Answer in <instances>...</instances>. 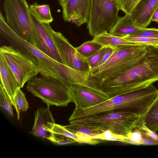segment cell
I'll return each mask as SVG.
<instances>
[{"label":"cell","mask_w":158,"mask_h":158,"mask_svg":"<svg viewBox=\"0 0 158 158\" xmlns=\"http://www.w3.org/2000/svg\"><path fill=\"white\" fill-rule=\"evenodd\" d=\"M0 33L10 45L19 50L37 65L42 76H51L61 81L69 89L72 85H87L89 72L70 68L50 58L35 45L28 42L15 32L8 25L0 13Z\"/></svg>","instance_id":"obj_1"},{"label":"cell","mask_w":158,"mask_h":158,"mask_svg":"<svg viewBox=\"0 0 158 158\" xmlns=\"http://www.w3.org/2000/svg\"><path fill=\"white\" fill-rule=\"evenodd\" d=\"M146 46V54L138 63L102 84L100 88L104 92L112 97L158 82V48Z\"/></svg>","instance_id":"obj_2"},{"label":"cell","mask_w":158,"mask_h":158,"mask_svg":"<svg viewBox=\"0 0 158 158\" xmlns=\"http://www.w3.org/2000/svg\"><path fill=\"white\" fill-rule=\"evenodd\" d=\"M158 94L153 84L127 93L112 97L90 107L75 108L68 120L117 110L133 114L143 118Z\"/></svg>","instance_id":"obj_3"},{"label":"cell","mask_w":158,"mask_h":158,"mask_svg":"<svg viewBox=\"0 0 158 158\" xmlns=\"http://www.w3.org/2000/svg\"><path fill=\"white\" fill-rule=\"evenodd\" d=\"M147 51L146 46L143 45L117 48L106 61L91 69L89 79L100 88L103 82L125 72L138 63L144 57Z\"/></svg>","instance_id":"obj_4"},{"label":"cell","mask_w":158,"mask_h":158,"mask_svg":"<svg viewBox=\"0 0 158 158\" xmlns=\"http://www.w3.org/2000/svg\"><path fill=\"white\" fill-rule=\"evenodd\" d=\"M141 118L133 114L114 111L69 121V124L102 132L109 130L127 137L136 127Z\"/></svg>","instance_id":"obj_5"},{"label":"cell","mask_w":158,"mask_h":158,"mask_svg":"<svg viewBox=\"0 0 158 158\" xmlns=\"http://www.w3.org/2000/svg\"><path fill=\"white\" fill-rule=\"evenodd\" d=\"M26 88L48 106H65L72 102L69 89L61 81L52 77L36 76L27 82Z\"/></svg>","instance_id":"obj_6"},{"label":"cell","mask_w":158,"mask_h":158,"mask_svg":"<svg viewBox=\"0 0 158 158\" xmlns=\"http://www.w3.org/2000/svg\"><path fill=\"white\" fill-rule=\"evenodd\" d=\"M6 22L17 34L36 46L29 10L26 0H5L3 4Z\"/></svg>","instance_id":"obj_7"},{"label":"cell","mask_w":158,"mask_h":158,"mask_svg":"<svg viewBox=\"0 0 158 158\" xmlns=\"http://www.w3.org/2000/svg\"><path fill=\"white\" fill-rule=\"evenodd\" d=\"M116 0H90L87 28L91 36L108 32L120 17Z\"/></svg>","instance_id":"obj_8"},{"label":"cell","mask_w":158,"mask_h":158,"mask_svg":"<svg viewBox=\"0 0 158 158\" xmlns=\"http://www.w3.org/2000/svg\"><path fill=\"white\" fill-rule=\"evenodd\" d=\"M9 66L16 77L20 88L39 73L37 65L31 59L11 46L4 45L0 48Z\"/></svg>","instance_id":"obj_9"},{"label":"cell","mask_w":158,"mask_h":158,"mask_svg":"<svg viewBox=\"0 0 158 158\" xmlns=\"http://www.w3.org/2000/svg\"><path fill=\"white\" fill-rule=\"evenodd\" d=\"M30 15L36 47L50 58L64 64L54 40L53 30L50 23L42 22L31 12Z\"/></svg>","instance_id":"obj_10"},{"label":"cell","mask_w":158,"mask_h":158,"mask_svg":"<svg viewBox=\"0 0 158 158\" xmlns=\"http://www.w3.org/2000/svg\"><path fill=\"white\" fill-rule=\"evenodd\" d=\"M52 35L64 65L81 71L91 69L87 58L80 54L61 33L53 30Z\"/></svg>","instance_id":"obj_11"},{"label":"cell","mask_w":158,"mask_h":158,"mask_svg":"<svg viewBox=\"0 0 158 158\" xmlns=\"http://www.w3.org/2000/svg\"><path fill=\"white\" fill-rule=\"evenodd\" d=\"M69 90L72 102L75 104L76 108L93 106L112 98L106 93L80 85H72Z\"/></svg>","instance_id":"obj_12"},{"label":"cell","mask_w":158,"mask_h":158,"mask_svg":"<svg viewBox=\"0 0 158 158\" xmlns=\"http://www.w3.org/2000/svg\"><path fill=\"white\" fill-rule=\"evenodd\" d=\"M90 0H65L61 5L65 22H71L78 27L87 23Z\"/></svg>","instance_id":"obj_13"},{"label":"cell","mask_w":158,"mask_h":158,"mask_svg":"<svg viewBox=\"0 0 158 158\" xmlns=\"http://www.w3.org/2000/svg\"><path fill=\"white\" fill-rule=\"evenodd\" d=\"M158 8V0H141L130 15L134 25L139 28H147Z\"/></svg>","instance_id":"obj_14"},{"label":"cell","mask_w":158,"mask_h":158,"mask_svg":"<svg viewBox=\"0 0 158 158\" xmlns=\"http://www.w3.org/2000/svg\"><path fill=\"white\" fill-rule=\"evenodd\" d=\"M49 107L40 108L35 112V122L31 131L33 135L47 139L50 136V131L56 123Z\"/></svg>","instance_id":"obj_15"},{"label":"cell","mask_w":158,"mask_h":158,"mask_svg":"<svg viewBox=\"0 0 158 158\" xmlns=\"http://www.w3.org/2000/svg\"><path fill=\"white\" fill-rule=\"evenodd\" d=\"M0 84L9 95L14 107V98L17 90L20 87L16 77L1 53H0Z\"/></svg>","instance_id":"obj_16"},{"label":"cell","mask_w":158,"mask_h":158,"mask_svg":"<svg viewBox=\"0 0 158 158\" xmlns=\"http://www.w3.org/2000/svg\"><path fill=\"white\" fill-rule=\"evenodd\" d=\"M141 29L134 25L130 15L125 14L119 18L115 25L108 32L112 35L123 37L131 35Z\"/></svg>","instance_id":"obj_17"},{"label":"cell","mask_w":158,"mask_h":158,"mask_svg":"<svg viewBox=\"0 0 158 158\" xmlns=\"http://www.w3.org/2000/svg\"><path fill=\"white\" fill-rule=\"evenodd\" d=\"M92 40L103 46L116 48L123 46L138 45L123 37L112 35L105 32L93 37Z\"/></svg>","instance_id":"obj_18"},{"label":"cell","mask_w":158,"mask_h":158,"mask_svg":"<svg viewBox=\"0 0 158 158\" xmlns=\"http://www.w3.org/2000/svg\"><path fill=\"white\" fill-rule=\"evenodd\" d=\"M142 118L149 129L155 133L158 131V94Z\"/></svg>","instance_id":"obj_19"},{"label":"cell","mask_w":158,"mask_h":158,"mask_svg":"<svg viewBox=\"0 0 158 158\" xmlns=\"http://www.w3.org/2000/svg\"><path fill=\"white\" fill-rule=\"evenodd\" d=\"M29 7L30 12L40 21L50 23L53 21L50 7L48 5H40L35 2L30 5Z\"/></svg>","instance_id":"obj_20"},{"label":"cell","mask_w":158,"mask_h":158,"mask_svg":"<svg viewBox=\"0 0 158 158\" xmlns=\"http://www.w3.org/2000/svg\"><path fill=\"white\" fill-rule=\"evenodd\" d=\"M103 46L92 40L85 42L76 48L77 50L84 57L88 58L97 52Z\"/></svg>","instance_id":"obj_21"},{"label":"cell","mask_w":158,"mask_h":158,"mask_svg":"<svg viewBox=\"0 0 158 158\" xmlns=\"http://www.w3.org/2000/svg\"><path fill=\"white\" fill-rule=\"evenodd\" d=\"M138 45L151 46L158 48V38L128 35L123 37Z\"/></svg>","instance_id":"obj_22"},{"label":"cell","mask_w":158,"mask_h":158,"mask_svg":"<svg viewBox=\"0 0 158 158\" xmlns=\"http://www.w3.org/2000/svg\"><path fill=\"white\" fill-rule=\"evenodd\" d=\"M14 102L15 109L17 113V118H20L19 112L21 110L23 112L26 111L29 108L28 103L27 100L24 93L20 88L17 91L14 98Z\"/></svg>","instance_id":"obj_23"},{"label":"cell","mask_w":158,"mask_h":158,"mask_svg":"<svg viewBox=\"0 0 158 158\" xmlns=\"http://www.w3.org/2000/svg\"><path fill=\"white\" fill-rule=\"evenodd\" d=\"M50 132L62 135L73 139L79 143H85L76 134L69 131L64 126L55 124Z\"/></svg>","instance_id":"obj_24"},{"label":"cell","mask_w":158,"mask_h":158,"mask_svg":"<svg viewBox=\"0 0 158 158\" xmlns=\"http://www.w3.org/2000/svg\"><path fill=\"white\" fill-rule=\"evenodd\" d=\"M11 101L2 85L0 83V105L11 116L13 114Z\"/></svg>","instance_id":"obj_25"},{"label":"cell","mask_w":158,"mask_h":158,"mask_svg":"<svg viewBox=\"0 0 158 158\" xmlns=\"http://www.w3.org/2000/svg\"><path fill=\"white\" fill-rule=\"evenodd\" d=\"M135 128L146 137L158 143V135L146 126L142 118L139 120Z\"/></svg>","instance_id":"obj_26"},{"label":"cell","mask_w":158,"mask_h":158,"mask_svg":"<svg viewBox=\"0 0 158 158\" xmlns=\"http://www.w3.org/2000/svg\"><path fill=\"white\" fill-rule=\"evenodd\" d=\"M141 0H116L119 10L125 14L130 15Z\"/></svg>","instance_id":"obj_27"},{"label":"cell","mask_w":158,"mask_h":158,"mask_svg":"<svg viewBox=\"0 0 158 158\" xmlns=\"http://www.w3.org/2000/svg\"><path fill=\"white\" fill-rule=\"evenodd\" d=\"M126 137L117 135L107 130L98 134L93 137L94 139L112 141H118L124 143Z\"/></svg>","instance_id":"obj_28"},{"label":"cell","mask_w":158,"mask_h":158,"mask_svg":"<svg viewBox=\"0 0 158 158\" xmlns=\"http://www.w3.org/2000/svg\"><path fill=\"white\" fill-rule=\"evenodd\" d=\"M109 47H103L94 54L87 58L91 69L99 66Z\"/></svg>","instance_id":"obj_29"},{"label":"cell","mask_w":158,"mask_h":158,"mask_svg":"<svg viewBox=\"0 0 158 158\" xmlns=\"http://www.w3.org/2000/svg\"><path fill=\"white\" fill-rule=\"evenodd\" d=\"M124 143L135 145H143V135L135 128L126 138Z\"/></svg>","instance_id":"obj_30"},{"label":"cell","mask_w":158,"mask_h":158,"mask_svg":"<svg viewBox=\"0 0 158 158\" xmlns=\"http://www.w3.org/2000/svg\"><path fill=\"white\" fill-rule=\"evenodd\" d=\"M47 139L54 143L59 145L71 144L76 142L72 139L52 132H51Z\"/></svg>","instance_id":"obj_31"},{"label":"cell","mask_w":158,"mask_h":158,"mask_svg":"<svg viewBox=\"0 0 158 158\" xmlns=\"http://www.w3.org/2000/svg\"><path fill=\"white\" fill-rule=\"evenodd\" d=\"M130 35L158 38V29L154 28H141Z\"/></svg>","instance_id":"obj_32"},{"label":"cell","mask_w":158,"mask_h":158,"mask_svg":"<svg viewBox=\"0 0 158 158\" xmlns=\"http://www.w3.org/2000/svg\"><path fill=\"white\" fill-rule=\"evenodd\" d=\"M117 48H114L109 47L108 48L103 56L102 60L100 62L99 66L102 64L107 59H108L114 52Z\"/></svg>","instance_id":"obj_33"},{"label":"cell","mask_w":158,"mask_h":158,"mask_svg":"<svg viewBox=\"0 0 158 158\" xmlns=\"http://www.w3.org/2000/svg\"><path fill=\"white\" fill-rule=\"evenodd\" d=\"M143 145H158V143L143 135Z\"/></svg>","instance_id":"obj_34"},{"label":"cell","mask_w":158,"mask_h":158,"mask_svg":"<svg viewBox=\"0 0 158 158\" xmlns=\"http://www.w3.org/2000/svg\"><path fill=\"white\" fill-rule=\"evenodd\" d=\"M151 21H154L158 23V8L153 14L151 19Z\"/></svg>","instance_id":"obj_35"},{"label":"cell","mask_w":158,"mask_h":158,"mask_svg":"<svg viewBox=\"0 0 158 158\" xmlns=\"http://www.w3.org/2000/svg\"><path fill=\"white\" fill-rule=\"evenodd\" d=\"M60 5L61 6L65 0H58Z\"/></svg>","instance_id":"obj_36"},{"label":"cell","mask_w":158,"mask_h":158,"mask_svg":"<svg viewBox=\"0 0 158 158\" xmlns=\"http://www.w3.org/2000/svg\"><path fill=\"white\" fill-rule=\"evenodd\" d=\"M156 133L157 134V135H158V131L156 132Z\"/></svg>","instance_id":"obj_37"}]
</instances>
